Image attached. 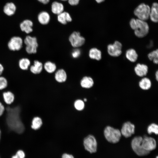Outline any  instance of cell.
I'll use <instances>...</instances> for the list:
<instances>
[{
	"mask_svg": "<svg viewBox=\"0 0 158 158\" xmlns=\"http://www.w3.org/2000/svg\"><path fill=\"white\" fill-rule=\"evenodd\" d=\"M61 0L62 1H66L68 0Z\"/></svg>",
	"mask_w": 158,
	"mask_h": 158,
	"instance_id": "ee69618b",
	"label": "cell"
},
{
	"mask_svg": "<svg viewBox=\"0 0 158 158\" xmlns=\"http://www.w3.org/2000/svg\"><path fill=\"white\" fill-rule=\"evenodd\" d=\"M1 131L0 129V141L1 139Z\"/></svg>",
	"mask_w": 158,
	"mask_h": 158,
	"instance_id": "b9f144b4",
	"label": "cell"
},
{
	"mask_svg": "<svg viewBox=\"0 0 158 158\" xmlns=\"http://www.w3.org/2000/svg\"><path fill=\"white\" fill-rule=\"evenodd\" d=\"M55 78L59 83L65 82L67 78V75L65 71L63 69H61L58 70L55 73Z\"/></svg>",
	"mask_w": 158,
	"mask_h": 158,
	"instance_id": "ac0fdd59",
	"label": "cell"
},
{
	"mask_svg": "<svg viewBox=\"0 0 158 158\" xmlns=\"http://www.w3.org/2000/svg\"><path fill=\"white\" fill-rule=\"evenodd\" d=\"M142 137L140 136H136L132 139L131 142L132 148L134 152L138 155L144 156L148 154L150 152L143 148L142 145Z\"/></svg>",
	"mask_w": 158,
	"mask_h": 158,
	"instance_id": "277c9868",
	"label": "cell"
},
{
	"mask_svg": "<svg viewBox=\"0 0 158 158\" xmlns=\"http://www.w3.org/2000/svg\"><path fill=\"white\" fill-rule=\"evenodd\" d=\"M62 158H74V157L71 154L65 153L63 154Z\"/></svg>",
	"mask_w": 158,
	"mask_h": 158,
	"instance_id": "8d00e7d4",
	"label": "cell"
},
{
	"mask_svg": "<svg viewBox=\"0 0 158 158\" xmlns=\"http://www.w3.org/2000/svg\"><path fill=\"white\" fill-rule=\"evenodd\" d=\"M4 70V67L0 63V76Z\"/></svg>",
	"mask_w": 158,
	"mask_h": 158,
	"instance_id": "f35d334b",
	"label": "cell"
},
{
	"mask_svg": "<svg viewBox=\"0 0 158 158\" xmlns=\"http://www.w3.org/2000/svg\"><path fill=\"white\" fill-rule=\"evenodd\" d=\"M57 20L59 22L63 25L66 24L72 20L70 14L65 11H63L58 15Z\"/></svg>",
	"mask_w": 158,
	"mask_h": 158,
	"instance_id": "2e32d148",
	"label": "cell"
},
{
	"mask_svg": "<svg viewBox=\"0 0 158 158\" xmlns=\"http://www.w3.org/2000/svg\"><path fill=\"white\" fill-rule=\"evenodd\" d=\"M45 70L48 73H52L55 71L56 66L55 63L50 61L45 62L43 66Z\"/></svg>",
	"mask_w": 158,
	"mask_h": 158,
	"instance_id": "83f0119b",
	"label": "cell"
},
{
	"mask_svg": "<svg viewBox=\"0 0 158 158\" xmlns=\"http://www.w3.org/2000/svg\"><path fill=\"white\" fill-rule=\"evenodd\" d=\"M64 8L63 5L61 3L54 1L51 4V11L54 14L58 15L59 14L63 12Z\"/></svg>",
	"mask_w": 158,
	"mask_h": 158,
	"instance_id": "603a6c76",
	"label": "cell"
},
{
	"mask_svg": "<svg viewBox=\"0 0 158 158\" xmlns=\"http://www.w3.org/2000/svg\"><path fill=\"white\" fill-rule=\"evenodd\" d=\"M16 7L15 4L12 2L7 3L4 7V13L9 16L13 15L16 11Z\"/></svg>",
	"mask_w": 158,
	"mask_h": 158,
	"instance_id": "e0dca14e",
	"label": "cell"
},
{
	"mask_svg": "<svg viewBox=\"0 0 158 158\" xmlns=\"http://www.w3.org/2000/svg\"><path fill=\"white\" fill-rule=\"evenodd\" d=\"M89 56L92 59L99 61L102 59V52L101 51L97 48H92L89 51Z\"/></svg>",
	"mask_w": 158,
	"mask_h": 158,
	"instance_id": "d6986e66",
	"label": "cell"
},
{
	"mask_svg": "<svg viewBox=\"0 0 158 158\" xmlns=\"http://www.w3.org/2000/svg\"><path fill=\"white\" fill-rule=\"evenodd\" d=\"M126 56L129 61L132 62H134L137 60L138 55L136 51L134 49L131 48L126 51Z\"/></svg>",
	"mask_w": 158,
	"mask_h": 158,
	"instance_id": "7402d4cb",
	"label": "cell"
},
{
	"mask_svg": "<svg viewBox=\"0 0 158 158\" xmlns=\"http://www.w3.org/2000/svg\"><path fill=\"white\" fill-rule=\"evenodd\" d=\"M147 130L149 134L154 133L157 135L158 134V126L156 123H152L148 126Z\"/></svg>",
	"mask_w": 158,
	"mask_h": 158,
	"instance_id": "f546056e",
	"label": "cell"
},
{
	"mask_svg": "<svg viewBox=\"0 0 158 158\" xmlns=\"http://www.w3.org/2000/svg\"><path fill=\"white\" fill-rule=\"evenodd\" d=\"M32 22L29 20H23L20 24V28L22 31L27 34H29L33 31Z\"/></svg>",
	"mask_w": 158,
	"mask_h": 158,
	"instance_id": "4fadbf2b",
	"label": "cell"
},
{
	"mask_svg": "<svg viewBox=\"0 0 158 158\" xmlns=\"http://www.w3.org/2000/svg\"><path fill=\"white\" fill-rule=\"evenodd\" d=\"M150 11V7L148 5L142 3L135 9L134 13L138 19L146 21L149 18Z\"/></svg>",
	"mask_w": 158,
	"mask_h": 158,
	"instance_id": "3957f363",
	"label": "cell"
},
{
	"mask_svg": "<svg viewBox=\"0 0 158 158\" xmlns=\"http://www.w3.org/2000/svg\"><path fill=\"white\" fill-rule=\"evenodd\" d=\"M30 60L27 58H23L20 59L18 62L19 68L23 70H27L30 65Z\"/></svg>",
	"mask_w": 158,
	"mask_h": 158,
	"instance_id": "4316f807",
	"label": "cell"
},
{
	"mask_svg": "<svg viewBox=\"0 0 158 158\" xmlns=\"http://www.w3.org/2000/svg\"><path fill=\"white\" fill-rule=\"evenodd\" d=\"M3 97L4 102L8 105L12 103L15 99L14 94L9 91L4 92L3 93Z\"/></svg>",
	"mask_w": 158,
	"mask_h": 158,
	"instance_id": "cb8c5ba5",
	"label": "cell"
},
{
	"mask_svg": "<svg viewBox=\"0 0 158 158\" xmlns=\"http://www.w3.org/2000/svg\"><path fill=\"white\" fill-rule=\"evenodd\" d=\"M122 44L118 41H115L113 44H109L107 46V51L109 54L113 57H118L122 53Z\"/></svg>",
	"mask_w": 158,
	"mask_h": 158,
	"instance_id": "ba28073f",
	"label": "cell"
},
{
	"mask_svg": "<svg viewBox=\"0 0 158 158\" xmlns=\"http://www.w3.org/2000/svg\"><path fill=\"white\" fill-rule=\"evenodd\" d=\"M121 135L126 138L130 137L135 133V126L130 121L125 122L120 130Z\"/></svg>",
	"mask_w": 158,
	"mask_h": 158,
	"instance_id": "8fae6325",
	"label": "cell"
},
{
	"mask_svg": "<svg viewBox=\"0 0 158 158\" xmlns=\"http://www.w3.org/2000/svg\"><path fill=\"white\" fill-rule=\"evenodd\" d=\"M142 145L144 149L150 152L156 148L157 143L153 138L145 136L142 138Z\"/></svg>",
	"mask_w": 158,
	"mask_h": 158,
	"instance_id": "30bf717a",
	"label": "cell"
},
{
	"mask_svg": "<svg viewBox=\"0 0 158 158\" xmlns=\"http://www.w3.org/2000/svg\"><path fill=\"white\" fill-rule=\"evenodd\" d=\"M155 76L156 80L158 81V71L157 70L155 73Z\"/></svg>",
	"mask_w": 158,
	"mask_h": 158,
	"instance_id": "ab89813d",
	"label": "cell"
},
{
	"mask_svg": "<svg viewBox=\"0 0 158 158\" xmlns=\"http://www.w3.org/2000/svg\"><path fill=\"white\" fill-rule=\"evenodd\" d=\"M23 42L26 45V51L28 54H31L36 53L38 44L35 37L28 35L25 38Z\"/></svg>",
	"mask_w": 158,
	"mask_h": 158,
	"instance_id": "5b68a950",
	"label": "cell"
},
{
	"mask_svg": "<svg viewBox=\"0 0 158 158\" xmlns=\"http://www.w3.org/2000/svg\"><path fill=\"white\" fill-rule=\"evenodd\" d=\"M42 125V121L39 116H36L32 118L31 123V127L32 129L34 130L39 129Z\"/></svg>",
	"mask_w": 158,
	"mask_h": 158,
	"instance_id": "d4e9b609",
	"label": "cell"
},
{
	"mask_svg": "<svg viewBox=\"0 0 158 158\" xmlns=\"http://www.w3.org/2000/svg\"><path fill=\"white\" fill-rule=\"evenodd\" d=\"M43 68V65L42 62L38 60H35L33 64L30 67V70L31 73L35 74H37L40 73Z\"/></svg>",
	"mask_w": 158,
	"mask_h": 158,
	"instance_id": "9a60e30c",
	"label": "cell"
},
{
	"mask_svg": "<svg viewBox=\"0 0 158 158\" xmlns=\"http://www.w3.org/2000/svg\"><path fill=\"white\" fill-rule=\"evenodd\" d=\"M69 40L72 46L75 48L82 46L85 42L84 37L81 35L80 32L76 31H74L71 34Z\"/></svg>",
	"mask_w": 158,
	"mask_h": 158,
	"instance_id": "8992f818",
	"label": "cell"
},
{
	"mask_svg": "<svg viewBox=\"0 0 158 158\" xmlns=\"http://www.w3.org/2000/svg\"><path fill=\"white\" fill-rule=\"evenodd\" d=\"M85 149L90 153L95 152L97 150V143L94 136L90 135L85 137L83 141Z\"/></svg>",
	"mask_w": 158,
	"mask_h": 158,
	"instance_id": "52a82bcc",
	"label": "cell"
},
{
	"mask_svg": "<svg viewBox=\"0 0 158 158\" xmlns=\"http://www.w3.org/2000/svg\"><path fill=\"white\" fill-rule=\"evenodd\" d=\"M23 42L22 38L18 36L12 37L8 43V49L11 51L20 50L22 47Z\"/></svg>",
	"mask_w": 158,
	"mask_h": 158,
	"instance_id": "9c48e42d",
	"label": "cell"
},
{
	"mask_svg": "<svg viewBox=\"0 0 158 158\" xmlns=\"http://www.w3.org/2000/svg\"><path fill=\"white\" fill-rule=\"evenodd\" d=\"M17 158H25V154L22 150H19L17 151L15 155Z\"/></svg>",
	"mask_w": 158,
	"mask_h": 158,
	"instance_id": "836d02e7",
	"label": "cell"
},
{
	"mask_svg": "<svg viewBox=\"0 0 158 158\" xmlns=\"http://www.w3.org/2000/svg\"><path fill=\"white\" fill-rule=\"evenodd\" d=\"M149 17L151 20L154 23L158 21V4L157 3H153L150 9Z\"/></svg>",
	"mask_w": 158,
	"mask_h": 158,
	"instance_id": "5bb4252c",
	"label": "cell"
},
{
	"mask_svg": "<svg viewBox=\"0 0 158 158\" xmlns=\"http://www.w3.org/2000/svg\"><path fill=\"white\" fill-rule=\"evenodd\" d=\"M104 135L106 139L109 142L116 143L119 141L121 136L120 130L111 126H107L104 128Z\"/></svg>",
	"mask_w": 158,
	"mask_h": 158,
	"instance_id": "7a4b0ae2",
	"label": "cell"
},
{
	"mask_svg": "<svg viewBox=\"0 0 158 158\" xmlns=\"http://www.w3.org/2000/svg\"><path fill=\"white\" fill-rule=\"evenodd\" d=\"M130 25L134 30L135 35L138 38L144 37L149 33V26L145 21L133 18L130 21Z\"/></svg>",
	"mask_w": 158,
	"mask_h": 158,
	"instance_id": "6da1fadb",
	"label": "cell"
},
{
	"mask_svg": "<svg viewBox=\"0 0 158 158\" xmlns=\"http://www.w3.org/2000/svg\"><path fill=\"white\" fill-rule=\"evenodd\" d=\"M134 71L138 76L143 77L145 76L148 73V67L145 64L138 63L135 67Z\"/></svg>",
	"mask_w": 158,
	"mask_h": 158,
	"instance_id": "7c38bea8",
	"label": "cell"
},
{
	"mask_svg": "<svg viewBox=\"0 0 158 158\" xmlns=\"http://www.w3.org/2000/svg\"><path fill=\"white\" fill-rule=\"evenodd\" d=\"M156 158H158V156H157V157H156Z\"/></svg>",
	"mask_w": 158,
	"mask_h": 158,
	"instance_id": "f6af8a7d",
	"label": "cell"
},
{
	"mask_svg": "<svg viewBox=\"0 0 158 158\" xmlns=\"http://www.w3.org/2000/svg\"><path fill=\"white\" fill-rule=\"evenodd\" d=\"M94 82L92 78L90 77L85 76L80 81L81 87L85 88H90L94 85Z\"/></svg>",
	"mask_w": 158,
	"mask_h": 158,
	"instance_id": "ffe728a7",
	"label": "cell"
},
{
	"mask_svg": "<svg viewBox=\"0 0 158 158\" xmlns=\"http://www.w3.org/2000/svg\"><path fill=\"white\" fill-rule=\"evenodd\" d=\"M5 107L3 104L0 102V116L3 114L5 111Z\"/></svg>",
	"mask_w": 158,
	"mask_h": 158,
	"instance_id": "d590c367",
	"label": "cell"
},
{
	"mask_svg": "<svg viewBox=\"0 0 158 158\" xmlns=\"http://www.w3.org/2000/svg\"><path fill=\"white\" fill-rule=\"evenodd\" d=\"M147 56L149 59L151 61H152L155 64H158V50L157 49L149 53Z\"/></svg>",
	"mask_w": 158,
	"mask_h": 158,
	"instance_id": "f1b7e54d",
	"label": "cell"
},
{
	"mask_svg": "<svg viewBox=\"0 0 158 158\" xmlns=\"http://www.w3.org/2000/svg\"><path fill=\"white\" fill-rule=\"evenodd\" d=\"M139 85L141 89L147 90L150 88L152 85L151 82L148 78L144 77L139 81Z\"/></svg>",
	"mask_w": 158,
	"mask_h": 158,
	"instance_id": "484cf974",
	"label": "cell"
},
{
	"mask_svg": "<svg viewBox=\"0 0 158 158\" xmlns=\"http://www.w3.org/2000/svg\"><path fill=\"white\" fill-rule=\"evenodd\" d=\"M69 4L72 6L77 5L79 2L80 0H68Z\"/></svg>",
	"mask_w": 158,
	"mask_h": 158,
	"instance_id": "e575fe53",
	"label": "cell"
},
{
	"mask_svg": "<svg viewBox=\"0 0 158 158\" xmlns=\"http://www.w3.org/2000/svg\"><path fill=\"white\" fill-rule=\"evenodd\" d=\"M84 101L85 102H86L87 101V99L86 98H85V99H84Z\"/></svg>",
	"mask_w": 158,
	"mask_h": 158,
	"instance_id": "7bdbcfd3",
	"label": "cell"
},
{
	"mask_svg": "<svg viewBox=\"0 0 158 158\" xmlns=\"http://www.w3.org/2000/svg\"><path fill=\"white\" fill-rule=\"evenodd\" d=\"M38 20L40 24L43 25H46L49 22L50 16L46 11H42L38 14Z\"/></svg>",
	"mask_w": 158,
	"mask_h": 158,
	"instance_id": "44dd1931",
	"label": "cell"
},
{
	"mask_svg": "<svg viewBox=\"0 0 158 158\" xmlns=\"http://www.w3.org/2000/svg\"><path fill=\"white\" fill-rule=\"evenodd\" d=\"M8 84V81L5 77L0 76V90L6 89Z\"/></svg>",
	"mask_w": 158,
	"mask_h": 158,
	"instance_id": "1f68e13d",
	"label": "cell"
},
{
	"mask_svg": "<svg viewBox=\"0 0 158 158\" xmlns=\"http://www.w3.org/2000/svg\"><path fill=\"white\" fill-rule=\"evenodd\" d=\"M96 1L99 3H101L104 1L105 0H95Z\"/></svg>",
	"mask_w": 158,
	"mask_h": 158,
	"instance_id": "60d3db41",
	"label": "cell"
},
{
	"mask_svg": "<svg viewBox=\"0 0 158 158\" xmlns=\"http://www.w3.org/2000/svg\"><path fill=\"white\" fill-rule=\"evenodd\" d=\"M40 2L44 4H48L50 0H37Z\"/></svg>",
	"mask_w": 158,
	"mask_h": 158,
	"instance_id": "74e56055",
	"label": "cell"
},
{
	"mask_svg": "<svg viewBox=\"0 0 158 158\" xmlns=\"http://www.w3.org/2000/svg\"><path fill=\"white\" fill-rule=\"evenodd\" d=\"M74 106L77 110L81 111L83 109L85 104L83 101L82 100L78 99L75 102Z\"/></svg>",
	"mask_w": 158,
	"mask_h": 158,
	"instance_id": "4dcf8cb0",
	"label": "cell"
},
{
	"mask_svg": "<svg viewBox=\"0 0 158 158\" xmlns=\"http://www.w3.org/2000/svg\"><path fill=\"white\" fill-rule=\"evenodd\" d=\"M81 54V51L79 49L76 48L73 50L71 53L72 56L74 58H78Z\"/></svg>",
	"mask_w": 158,
	"mask_h": 158,
	"instance_id": "d6a6232c",
	"label": "cell"
}]
</instances>
